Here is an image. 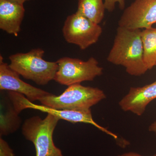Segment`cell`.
Listing matches in <instances>:
<instances>
[{"mask_svg": "<svg viewBox=\"0 0 156 156\" xmlns=\"http://www.w3.org/2000/svg\"><path fill=\"white\" fill-rule=\"evenodd\" d=\"M140 29L119 26L112 47L107 60L125 68L128 74L139 76L148 70L144 59V48Z\"/></svg>", "mask_w": 156, "mask_h": 156, "instance_id": "obj_1", "label": "cell"}, {"mask_svg": "<svg viewBox=\"0 0 156 156\" xmlns=\"http://www.w3.org/2000/svg\"><path fill=\"white\" fill-rule=\"evenodd\" d=\"M44 50L35 48L26 53L9 56L10 67L27 80L39 85H45L54 80L58 68L56 62L44 59Z\"/></svg>", "mask_w": 156, "mask_h": 156, "instance_id": "obj_2", "label": "cell"}, {"mask_svg": "<svg viewBox=\"0 0 156 156\" xmlns=\"http://www.w3.org/2000/svg\"><path fill=\"white\" fill-rule=\"evenodd\" d=\"M106 98L105 93L98 88L80 84L69 86L62 94L51 93L39 101L42 105L51 108L69 110H87Z\"/></svg>", "mask_w": 156, "mask_h": 156, "instance_id": "obj_3", "label": "cell"}, {"mask_svg": "<svg viewBox=\"0 0 156 156\" xmlns=\"http://www.w3.org/2000/svg\"><path fill=\"white\" fill-rule=\"evenodd\" d=\"M60 119L48 114L44 119L34 116L25 120L22 133L26 139L33 143L36 156H64L53 140V134Z\"/></svg>", "mask_w": 156, "mask_h": 156, "instance_id": "obj_4", "label": "cell"}, {"mask_svg": "<svg viewBox=\"0 0 156 156\" xmlns=\"http://www.w3.org/2000/svg\"><path fill=\"white\" fill-rule=\"evenodd\" d=\"M58 68L54 80L68 87L80 84L84 81H93L103 74V68L97 59L90 57L84 61L77 58L64 57L57 61Z\"/></svg>", "mask_w": 156, "mask_h": 156, "instance_id": "obj_5", "label": "cell"}, {"mask_svg": "<svg viewBox=\"0 0 156 156\" xmlns=\"http://www.w3.org/2000/svg\"><path fill=\"white\" fill-rule=\"evenodd\" d=\"M8 96L16 111L20 113L22 110L27 108L34 109L47 113L73 123H84L91 124L102 131L104 133L112 136L116 140L119 139L118 135L109 131L98 124L93 119L91 109L87 110H69L51 108L44 105H37L25 97L24 95L13 91H8Z\"/></svg>", "mask_w": 156, "mask_h": 156, "instance_id": "obj_6", "label": "cell"}, {"mask_svg": "<svg viewBox=\"0 0 156 156\" xmlns=\"http://www.w3.org/2000/svg\"><path fill=\"white\" fill-rule=\"evenodd\" d=\"M67 43L77 45L82 50L97 43L102 29L99 24L76 12L68 16L62 30Z\"/></svg>", "mask_w": 156, "mask_h": 156, "instance_id": "obj_7", "label": "cell"}, {"mask_svg": "<svg viewBox=\"0 0 156 156\" xmlns=\"http://www.w3.org/2000/svg\"><path fill=\"white\" fill-rule=\"evenodd\" d=\"M156 23V0H134L124 9L119 26L131 29L152 27Z\"/></svg>", "mask_w": 156, "mask_h": 156, "instance_id": "obj_8", "label": "cell"}, {"mask_svg": "<svg viewBox=\"0 0 156 156\" xmlns=\"http://www.w3.org/2000/svg\"><path fill=\"white\" fill-rule=\"evenodd\" d=\"M20 75L4 62L0 56V89L13 91L22 94L30 101L40 100L51 94L48 92L30 85L20 78Z\"/></svg>", "mask_w": 156, "mask_h": 156, "instance_id": "obj_9", "label": "cell"}, {"mask_svg": "<svg viewBox=\"0 0 156 156\" xmlns=\"http://www.w3.org/2000/svg\"><path fill=\"white\" fill-rule=\"evenodd\" d=\"M156 98V80L143 87H131L119 104L123 111L141 116L147 105Z\"/></svg>", "mask_w": 156, "mask_h": 156, "instance_id": "obj_10", "label": "cell"}, {"mask_svg": "<svg viewBox=\"0 0 156 156\" xmlns=\"http://www.w3.org/2000/svg\"><path fill=\"white\" fill-rule=\"evenodd\" d=\"M24 14L23 5L10 0H0V29L17 36Z\"/></svg>", "mask_w": 156, "mask_h": 156, "instance_id": "obj_11", "label": "cell"}, {"mask_svg": "<svg viewBox=\"0 0 156 156\" xmlns=\"http://www.w3.org/2000/svg\"><path fill=\"white\" fill-rule=\"evenodd\" d=\"M9 103L6 106L1 103V136L14 133L18 129L21 123L19 113L14 108L9 98Z\"/></svg>", "mask_w": 156, "mask_h": 156, "instance_id": "obj_12", "label": "cell"}, {"mask_svg": "<svg viewBox=\"0 0 156 156\" xmlns=\"http://www.w3.org/2000/svg\"><path fill=\"white\" fill-rule=\"evenodd\" d=\"M77 1V12L97 24L102 21L106 10L104 0Z\"/></svg>", "mask_w": 156, "mask_h": 156, "instance_id": "obj_13", "label": "cell"}, {"mask_svg": "<svg viewBox=\"0 0 156 156\" xmlns=\"http://www.w3.org/2000/svg\"><path fill=\"white\" fill-rule=\"evenodd\" d=\"M141 37L144 62L148 70H151L156 65V28L144 29Z\"/></svg>", "mask_w": 156, "mask_h": 156, "instance_id": "obj_14", "label": "cell"}, {"mask_svg": "<svg viewBox=\"0 0 156 156\" xmlns=\"http://www.w3.org/2000/svg\"><path fill=\"white\" fill-rule=\"evenodd\" d=\"M105 9L111 12L115 10L116 4H119V9L121 10H124L126 6L125 0H104Z\"/></svg>", "mask_w": 156, "mask_h": 156, "instance_id": "obj_15", "label": "cell"}, {"mask_svg": "<svg viewBox=\"0 0 156 156\" xmlns=\"http://www.w3.org/2000/svg\"><path fill=\"white\" fill-rule=\"evenodd\" d=\"M0 156H14L13 150L8 143L2 138H0Z\"/></svg>", "mask_w": 156, "mask_h": 156, "instance_id": "obj_16", "label": "cell"}, {"mask_svg": "<svg viewBox=\"0 0 156 156\" xmlns=\"http://www.w3.org/2000/svg\"><path fill=\"white\" fill-rule=\"evenodd\" d=\"M116 156H143L142 155L137 153L134 152H126L125 153L121 154L118 155ZM156 156V154L153 155L152 156Z\"/></svg>", "mask_w": 156, "mask_h": 156, "instance_id": "obj_17", "label": "cell"}, {"mask_svg": "<svg viewBox=\"0 0 156 156\" xmlns=\"http://www.w3.org/2000/svg\"><path fill=\"white\" fill-rule=\"evenodd\" d=\"M149 131L154 133L156 136V121L152 123L149 126Z\"/></svg>", "mask_w": 156, "mask_h": 156, "instance_id": "obj_18", "label": "cell"}, {"mask_svg": "<svg viewBox=\"0 0 156 156\" xmlns=\"http://www.w3.org/2000/svg\"><path fill=\"white\" fill-rule=\"evenodd\" d=\"M10 1H13V2H15L23 5V4H24L26 2L30 1V0H10Z\"/></svg>", "mask_w": 156, "mask_h": 156, "instance_id": "obj_19", "label": "cell"}, {"mask_svg": "<svg viewBox=\"0 0 156 156\" xmlns=\"http://www.w3.org/2000/svg\"></svg>", "mask_w": 156, "mask_h": 156, "instance_id": "obj_20", "label": "cell"}]
</instances>
